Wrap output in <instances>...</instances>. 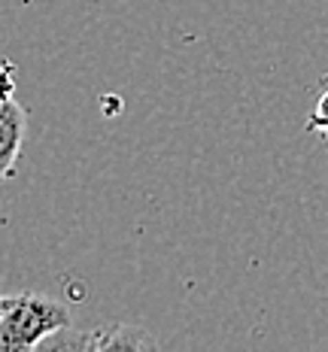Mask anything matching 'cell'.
<instances>
[{
	"label": "cell",
	"instance_id": "obj_5",
	"mask_svg": "<svg viewBox=\"0 0 328 352\" xmlns=\"http://www.w3.org/2000/svg\"><path fill=\"white\" fill-rule=\"evenodd\" d=\"M12 91H16V67L3 58L0 61V104H6L12 98Z\"/></svg>",
	"mask_w": 328,
	"mask_h": 352
},
{
	"label": "cell",
	"instance_id": "obj_3",
	"mask_svg": "<svg viewBox=\"0 0 328 352\" xmlns=\"http://www.w3.org/2000/svg\"><path fill=\"white\" fill-rule=\"evenodd\" d=\"M25 131H28V109L16 104L12 98L6 104H0V182L16 173Z\"/></svg>",
	"mask_w": 328,
	"mask_h": 352
},
{
	"label": "cell",
	"instance_id": "obj_4",
	"mask_svg": "<svg viewBox=\"0 0 328 352\" xmlns=\"http://www.w3.org/2000/svg\"><path fill=\"white\" fill-rule=\"evenodd\" d=\"M307 131H310V134H325V131H328V88L319 94L316 107H313V113L307 119Z\"/></svg>",
	"mask_w": 328,
	"mask_h": 352
},
{
	"label": "cell",
	"instance_id": "obj_2",
	"mask_svg": "<svg viewBox=\"0 0 328 352\" xmlns=\"http://www.w3.org/2000/svg\"><path fill=\"white\" fill-rule=\"evenodd\" d=\"M43 346H73V349L104 352V349H155L158 343L146 331H140V328L104 325V328H94L89 334H70V328H64V331L49 337Z\"/></svg>",
	"mask_w": 328,
	"mask_h": 352
},
{
	"label": "cell",
	"instance_id": "obj_6",
	"mask_svg": "<svg viewBox=\"0 0 328 352\" xmlns=\"http://www.w3.org/2000/svg\"><path fill=\"white\" fill-rule=\"evenodd\" d=\"M3 307H6V295H0V313H3Z\"/></svg>",
	"mask_w": 328,
	"mask_h": 352
},
{
	"label": "cell",
	"instance_id": "obj_1",
	"mask_svg": "<svg viewBox=\"0 0 328 352\" xmlns=\"http://www.w3.org/2000/svg\"><path fill=\"white\" fill-rule=\"evenodd\" d=\"M70 328V310L46 295H10L0 313V352L40 349L52 334Z\"/></svg>",
	"mask_w": 328,
	"mask_h": 352
},
{
	"label": "cell",
	"instance_id": "obj_7",
	"mask_svg": "<svg viewBox=\"0 0 328 352\" xmlns=\"http://www.w3.org/2000/svg\"><path fill=\"white\" fill-rule=\"evenodd\" d=\"M322 137H325V146H328V131H325V134H322Z\"/></svg>",
	"mask_w": 328,
	"mask_h": 352
}]
</instances>
